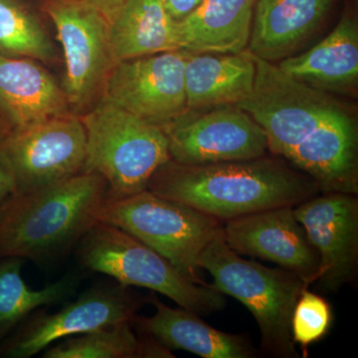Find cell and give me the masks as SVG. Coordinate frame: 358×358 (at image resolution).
<instances>
[{"instance_id": "obj_1", "label": "cell", "mask_w": 358, "mask_h": 358, "mask_svg": "<svg viewBox=\"0 0 358 358\" xmlns=\"http://www.w3.org/2000/svg\"><path fill=\"white\" fill-rule=\"evenodd\" d=\"M147 189L219 221L275 207L296 206L320 193L312 178L282 157L267 155L200 166L171 159L155 171Z\"/></svg>"}, {"instance_id": "obj_2", "label": "cell", "mask_w": 358, "mask_h": 358, "mask_svg": "<svg viewBox=\"0 0 358 358\" xmlns=\"http://www.w3.org/2000/svg\"><path fill=\"white\" fill-rule=\"evenodd\" d=\"M107 197V181L94 173L11 195L0 205V260L42 262L62 255L98 221Z\"/></svg>"}, {"instance_id": "obj_3", "label": "cell", "mask_w": 358, "mask_h": 358, "mask_svg": "<svg viewBox=\"0 0 358 358\" xmlns=\"http://www.w3.org/2000/svg\"><path fill=\"white\" fill-rule=\"evenodd\" d=\"M199 265L213 278L212 289L236 299L251 312L266 355L300 358L292 336V317L299 296L308 285L285 268L245 260L226 243L223 229L205 248Z\"/></svg>"}, {"instance_id": "obj_4", "label": "cell", "mask_w": 358, "mask_h": 358, "mask_svg": "<svg viewBox=\"0 0 358 358\" xmlns=\"http://www.w3.org/2000/svg\"><path fill=\"white\" fill-rule=\"evenodd\" d=\"M87 136L83 173L100 174L109 199L147 189L150 178L171 160L164 129L100 98L80 115Z\"/></svg>"}, {"instance_id": "obj_5", "label": "cell", "mask_w": 358, "mask_h": 358, "mask_svg": "<svg viewBox=\"0 0 358 358\" xmlns=\"http://www.w3.org/2000/svg\"><path fill=\"white\" fill-rule=\"evenodd\" d=\"M85 268L114 278L124 287H143L199 315L222 310L224 294L190 281L154 249L112 224L96 221L79 241Z\"/></svg>"}, {"instance_id": "obj_6", "label": "cell", "mask_w": 358, "mask_h": 358, "mask_svg": "<svg viewBox=\"0 0 358 358\" xmlns=\"http://www.w3.org/2000/svg\"><path fill=\"white\" fill-rule=\"evenodd\" d=\"M96 219L133 235L190 281L209 285L199 277V262L205 248L223 229L218 219L148 189L121 199H106Z\"/></svg>"}, {"instance_id": "obj_7", "label": "cell", "mask_w": 358, "mask_h": 358, "mask_svg": "<svg viewBox=\"0 0 358 358\" xmlns=\"http://www.w3.org/2000/svg\"><path fill=\"white\" fill-rule=\"evenodd\" d=\"M256 76L248 98L238 103L265 131L268 152L288 159L301 141L343 103L296 81L275 63L255 57Z\"/></svg>"}, {"instance_id": "obj_8", "label": "cell", "mask_w": 358, "mask_h": 358, "mask_svg": "<svg viewBox=\"0 0 358 358\" xmlns=\"http://www.w3.org/2000/svg\"><path fill=\"white\" fill-rule=\"evenodd\" d=\"M42 8L55 26L62 46L66 64L63 90L71 110L83 115L100 100L117 63L110 21L96 7L79 0H44Z\"/></svg>"}, {"instance_id": "obj_9", "label": "cell", "mask_w": 358, "mask_h": 358, "mask_svg": "<svg viewBox=\"0 0 358 358\" xmlns=\"http://www.w3.org/2000/svg\"><path fill=\"white\" fill-rule=\"evenodd\" d=\"M86 148L81 117L69 114L0 140V162L13 178V194H24L83 173Z\"/></svg>"}, {"instance_id": "obj_10", "label": "cell", "mask_w": 358, "mask_h": 358, "mask_svg": "<svg viewBox=\"0 0 358 358\" xmlns=\"http://www.w3.org/2000/svg\"><path fill=\"white\" fill-rule=\"evenodd\" d=\"M162 129L171 160L186 166L257 159L268 152L265 131L235 105L187 110Z\"/></svg>"}, {"instance_id": "obj_11", "label": "cell", "mask_w": 358, "mask_h": 358, "mask_svg": "<svg viewBox=\"0 0 358 358\" xmlns=\"http://www.w3.org/2000/svg\"><path fill=\"white\" fill-rule=\"evenodd\" d=\"M148 298L129 287L99 286L87 289L76 301L55 313L30 317L10 338L0 343V357L29 358L59 339L70 338L129 322Z\"/></svg>"}, {"instance_id": "obj_12", "label": "cell", "mask_w": 358, "mask_h": 358, "mask_svg": "<svg viewBox=\"0 0 358 358\" xmlns=\"http://www.w3.org/2000/svg\"><path fill=\"white\" fill-rule=\"evenodd\" d=\"M186 56L174 50L117 61L101 98L162 128L187 110Z\"/></svg>"}, {"instance_id": "obj_13", "label": "cell", "mask_w": 358, "mask_h": 358, "mask_svg": "<svg viewBox=\"0 0 358 358\" xmlns=\"http://www.w3.org/2000/svg\"><path fill=\"white\" fill-rule=\"evenodd\" d=\"M320 260L317 286L336 293L355 281L358 268L357 195L320 192L294 208Z\"/></svg>"}, {"instance_id": "obj_14", "label": "cell", "mask_w": 358, "mask_h": 358, "mask_svg": "<svg viewBox=\"0 0 358 358\" xmlns=\"http://www.w3.org/2000/svg\"><path fill=\"white\" fill-rule=\"evenodd\" d=\"M294 208L275 207L225 221L224 240L240 255L278 264L310 286L320 277V256Z\"/></svg>"}, {"instance_id": "obj_15", "label": "cell", "mask_w": 358, "mask_h": 358, "mask_svg": "<svg viewBox=\"0 0 358 358\" xmlns=\"http://www.w3.org/2000/svg\"><path fill=\"white\" fill-rule=\"evenodd\" d=\"M319 186L320 192L358 194L357 117L341 105L327 115L287 159Z\"/></svg>"}, {"instance_id": "obj_16", "label": "cell", "mask_w": 358, "mask_h": 358, "mask_svg": "<svg viewBox=\"0 0 358 358\" xmlns=\"http://www.w3.org/2000/svg\"><path fill=\"white\" fill-rule=\"evenodd\" d=\"M74 114L64 90L34 60L0 55V140Z\"/></svg>"}, {"instance_id": "obj_17", "label": "cell", "mask_w": 358, "mask_h": 358, "mask_svg": "<svg viewBox=\"0 0 358 358\" xmlns=\"http://www.w3.org/2000/svg\"><path fill=\"white\" fill-rule=\"evenodd\" d=\"M155 308L152 317L136 315L133 327L138 334L154 338L167 350H183L203 358H253L256 350L244 334L223 333L185 308L162 303L152 292L148 296Z\"/></svg>"}, {"instance_id": "obj_18", "label": "cell", "mask_w": 358, "mask_h": 358, "mask_svg": "<svg viewBox=\"0 0 358 358\" xmlns=\"http://www.w3.org/2000/svg\"><path fill=\"white\" fill-rule=\"evenodd\" d=\"M336 0H256L248 51L280 62L320 29Z\"/></svg>"}, {"instance_id": "obj_19", "label": "cell", "mask_w": 358, "mask_h": 358, "mask_svg": "<svg viewBox=\"0 0 358 358\" xmlns=\"http://www.w3.org/2000/svg\"><path fill=\"white\" fill-rule=\"evenodd\" d=\"M301 83L327 94H353L358 83V21L345 10L333 31L300 55L278 62Z\"/></svg>"}, {"instance_id": "obj_20", "label": "cell", "mask_w": 358, "mask_h": 358, "mask_svg": "<svg viewBox=\"0 0 358 358\" xmlns=\"http://www.w3.org/2000/svg\"><path fill=\"white\" fill-rule=\"evenodd\" d=\"M255 76V57L249 51L237 54L187 51L185 69L187 110L237 106L252 93Z\"/></svg>"}, {"instance_id": "obj_21", "label": "cell", "mask_w": 358, "mask_h": 358, "mask_svg": "<svg viewBox=\"0 0 358 358\" xmlns=\"http://www.w3.org/2000/svg\"><path fill=\"white\" fill-rule=\"evenodd\" d=\"M256 0H203L178 21L181 50L237 54L248 48Z\"/></svg>"}, {"instance_id": "obj_22", "label": "cell", "mask_w": 358, "mask_h": 358, "mask_svg": "<svg viewBox=\"0 0 358 358\" xmlns=\"http://www.w3.org/2000/svg\"><path fill=\"white\" fill-rule=\"evenodd\" d=\"M115 60L181 50L178 21L162 0H127L110 22Z\"/></svg>"}, {"instance_id": "obj_23", "label": "cell", "mask_w": 358, "mask_h": 358, "mask_svg": "<svg viewBox=\"0 0 358 358\" xmlns=\"http://www.w3.org/2000/svg\"><path fill=\"white\" fill-rule=\"evenodd\" d=\"M23 260H0V343L28 315L44 306L55 305L74 294L79 280L67 275L42 289H32L21 275Z\"/></svg>"}, {"instance_id": "obj_24", "label": "cell", "mask_w": 358, "mask_h": 358, "mask_svg": "<svg viewBox=\"0 0 358 358\" xmlns=\"http://www.w3.org/2000/svg\"><path fill=\"white\" fill-rule=\"evenodd\" d=\"M44 358H171L167 350L154 338L133 331V324L121 322L91 333L64 338L49 348Z\"/></svg>"}, {"instance_id": "obj_25", "label": "cell", "mask_w": 358, "mask_h": 358, "mask_svg": "<svg viewBox=\"0 0 358 358\" xmlns=\"http://www.w3.org/2000/svg\"><path fill=\"white\" fill-rule=\"evenodd\" d=\"M0 55L45 63L57 59L55 45L44 26L17 0H0Z\"/></svg>"}, {"instance_id": "obj_26", "label": "cell", "mask_w": 358, "mask_h": 358, "mask_svg": "<svg viewBox=\"0 0 358 358\" xmlns=\"http://www.w3.org/2000/svg\"><path fill=\"white\" fill-rule=\"evenodd\" d=\"M333 324V312L326 299L308 289L301 292L292 317V336L305 357L308 348L324 338Z\"/></svg>"}, {"instance_id": "obj_27", "label": "cell", "mask_w": 358, "mask_h": 358, "mask_svg": "<svg viewBox=\"0 0 358 358\" xmlns=\"http://www.w3.org/2000/svg\"><path fill=\"white\" fill-rule=\"evenodd\" d=\"M203 0H162L174 20L179 21L192 13Z\"/></svg>"}, {"instance_id": "obj_28", "label": "cell", "mask_w": 358, "mask_h": 358, "mask_svg": "<svg viewBox=\"0 0 358 358\" xmlns=\"http://www.w3.org/2000/svg\"><path fill=\"white\" fill-rule=\"evenodd\" d=\"M79 1L86 2L90 6L96 7L110 22L127 0H79Z\"/></svg>"}, {"instance_id": "obj_29", "label": "cell", "mask_w": 358, "mask_h": 358, "mask_svg": "<svg viewBox=\"0 0 358 358\" xmlns=\"http://www.w3.org/2000/svg\"><path fill=\"white\" fill-rule=\"evenodd\" d=\"M14 185L8 169L0 162V205L13 194Z\"/></svg>"}]
</instances>
